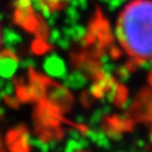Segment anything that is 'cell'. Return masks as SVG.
<instances>
[{
    "mask_svg": "<svg viewBox=\"0 0 152 152\" xmlns=\"http://www.w3.org/2000/svg\"><path fill=\"white\" fill-rule=\"evenodd\" d=\"M66 22L67 24H73V23H78L79 18H80V13H79V10L74 6H68L66 9Z\"/></svg>",
    "mask_w": 152,
    "mask_h": 152,
    "instance_id": "52a82bcc",
    "label": "cell"
},
{
    "mask_svg": "<svg viewBox=\"0 0 152 152\" xmlns=\"http://www.w3.org/2000/svg\"><path fill=\"white\" fill-rule=\"evenodd\" d=\"M115 36L137 62L152 60V0H133L119 16Z\"/></svg>",
    "mask_w": 152,
    "mask_h": 152,
    "instance_id": "6da1fadb",
    "label": "cell"
},
{
    "mask_svg": "<svg viewBox=\"0 0 152 152\" xmlns=\"http://www.w3.org/2000/svg\"><path fill=\"white\" fill-rule=\"evenodd\" d=\"M18 68V62L12 56L0 55V77L4 79H10Z\"/></svg>",
    "mask_w": 152,
    "mask_h": 152,
    "instance_id": "277c9868",
    "label": "cell"
},
{
    "mask_svg": "<svg viewBox=\"0 0 152 152\" xmlns=\"http://www.w3.org/2000/svg\"><path fill=\"white\" fill-rule=\"evenodd\" d=\"M110 61V56L108 55V54H103L102 56H101V65H103V64H105V62H109Z\"/></svg>",
    "mask_w": 152,
    "mask_h": 152,
    "instance_id": "9a60e30c",
    "label": "cell"
},
{
    "mask_svg": "<svg viewBox=\"0 0 152 152\" xmlns=\"http://www.w3.org/2000/svg\"><path fill=\"white\" fill-rule=\"evenodd\" d=\"M86 120L83 115H78V116H75V122H78V124H84Z\"/></svg>",
    "mask_w": 152,
    "mask_h": 152,
    "instance_id": "2e32d148",
    "label": "cell"
},
{
    "mask_svg": "<svg viewBox=\"0 0 152 152\" xmlns=\"http://www.w3.org/2000/svg\"><path fill=\"white\" fill-rule=\"evenodd\" d=\"M101 109H102V111H103V115H108V114L111 113V107H110V105L103 104V107H102Z\"/></svg>",
    "mask_w": 152,
    "mask_h": 152,
    "instance_id": "5bb4252c",
    "label": "cell"
},
{
    "mask_svg": "<svg viewBox=\"0 0 152 152\" xmlns=\"http://www.w3.org/2000/svg\"><path fill=\"white\" fill-rule=\"evenodd\" d=\"M135 145H137L139 148H141V147H145V140H142V139H139V140H137Z\"/></svg>",
    "mask_w": 152,
    "mask_h": 152,
    "instance_id": "ac0fdd59",
    "label": "cell"
},
{
    "mask_svg": "<svg viewBox=\"0 0 152 152\" xmlns=\"http://www.w3.org/2000/svg\"><path fill=\"white\" fill-rule=\"evenodd\" d=\"M0 45H1V32H0Z\"/></svg>",
    "mask_w": 152,
    "mask_h": 152,
    "instance_id": "ffe728a7",
    "label": "cell"
},
{
    "mask_svg": "<svg viewBox=\"0 0 152 152\" xmlns=\"http://www.w3.org/2000/svg\"><path fill=\"white\" fill-rule=\"evenodd\" d=\"M150 141H151V142H152V133H151V134H150Z\"/></svg>",
    "mask_w": 152,
    "mask_h": 152,
    "instance_id": "d6986e66",
    "label": "cell"
},
{
    "mask_svg": "<svg viewBox=\"0 0 152 152\" xmlns=\"http://www.w3.org/2000/svg\"><path fill=\"white\" fill-rule=\"evenodd\" d=\"M69 95L65 88L55 86L50 92H49V98L53 102H64L66 98H68Z\"/></svg>",
    "mask_w": 152,
    "mask_h": 152,
    "instance_id": "8992f818",
    "label": "cell"
},
{
    "mask_svg": "<svg viewBox=\"0 0 152 152\" xmlns=\"http://www.w3.org/2000/svg\"><path fill=\"white\" fill-rule=\"evenodd\" d=\"M43 69L47 75L56 79H64L67 75V68L65 61L58 54L48 55L43 61Z\"/></svg>",
    "mask_w": 152,
    "mask_h": 152,
    "instance_id": "7a4b0ae2",
    "label": "cell"
},
{
    "mask_svg": "<svg viewBox=\"0 0 152 152\" xmlns=\"http://www.w3.org/2000/svg\"><path fill=\"white\" fill-rule=\"evenodd\" d=\"M102 118H103V111H102L101 108H98V109H96V110L94 111V114L90 116V119H89V125H90L91 127H96V126L102 121Z\"/></svg>",
    "mask_w": 152,
    "mask_h": 152,
    "instance_id": "9c48e42d",
    "label": "cell"
},
{
    "mask_svg": "<svg viewBox=\"0 0 152 152\" xmlns=\"http://www.w3.org/2000/svg\"><path fill=\"white\" fill-rule=\"evenodd\" d=\"M125 1L126 0H108L105 5L108 7V11L114 12V11H116L118 9H120L125 4Z\"/></svg>",
    "mask_w": 152,
    "mask_h": 152,
    "instance_id": "30bf717a",
    "label": "cell"
},
{
    "mask_svg": "<svg viewBox=\"0 0 152 152\" xmlns=\"http://www.w3.org/2000/svg\"><path fill=\"white\" fill-rule=\"evenodd\" d=\"M105 132V135L113 140H121L122 139V133L120 131H116V129H107L104 131Z\"/></svg>",
    "mask_w": 152,
    "mask_h": 152,
    "instance_id": "8fae6325",
    "label": "cell"
},
{
    "mask_svg": "<svg viewBox=\"0 0 152 152\" xmlns=\"http://www.w3.org/2000/svg\"><path fill=\"white\" fill-rule=\"evenodd\" d=\"M68 135H69L72 139H75V140H78V139L82 137V134H80L77 129H69V131H68Z\"/></svg>",
    "mask_w": 152,
    "mask_h": 152,
    "instance_id": "4fadbf2b",
    "label": "cell"
},
{
    "mask_svg": "<svg viewBox=\"0 0 152 152\" xmlns=\"http://www.w3.org/2000/svg\"><path fill=\"white\" fill-rule=\"evenodd\" d=\"M62 35H61V32L58 30V29H54V30H52V32H50V36H49V41L52 42V43H56L58 42V40L60 39Z\"/></svg>",
    "mask_w": 152,
    "mask_h": 152,
    "instance_id": "7c38bea8",
    "label": "cell"
},
{
    "mask_svg": "<svg viewBox=\"0 0 152 152\" xmlns=\"http://www.w3.org/2000/svg\"><path fill=\"white\" fill-rule=\"evenodd\" d=\"M115 71H116V74H118L119 79L122 83H127L129 80V78H131V71H129V68L127 66H120Z\"/></svg>",
    "mask_w": 152,
    "mask_h": 152,
    "instance_id": "ba28073f",
    "label": "cell"
},
{
    "mask_svg": "<svg viewBox=\"0 0 152 152\" xmlns=\"http://www.w3.org/2000/svg\"><path fill=\"white\" fill-rule=\"evenodd\" d=\"M131 104H132V99L127 98V99H126V101L124 102V104H122V108H124V109H128Z\"/></svg>",
    "mask_w": 152,
    "mask_h": 152,
    "instance_id": "e0dca14e",
    "label": "cell"
},
{
    "mask_svg": "<svg viewBox=\"0 0 152 152\" xmlns=\"http://www.w3.org/2000/svg\"><path fill=\"white\" fill-rule=\"evenodd\" d=\"M62 82H64V88L79 90V89H83V88L86 86L88 78L83 72L74 71L71 74H67L66 77L62 79Z\"/></svg>",
    "mask_w": 152,
    "mask_h": 152,
    "instance_id": "3957f363",
    "label": "cell"
},
{
    "mask_svg": "<svg viewBox=\"0 0 152 152\" xmlns=\"http://www.w3.org/2000/svg\"><path fill=\"white\" fill-rule=\"evenodd\" d=\"M62 32H64V37L68 39L69 41L80 42L86 37L88 31L84 25L78 24V23H73V24H69V26L64 28Z\"/></svg>",
    "mask_w": 152,
    "mask_h": 152,
    "instance_id": "5b68a950",
    "label": "cell"
}]
</instances>
